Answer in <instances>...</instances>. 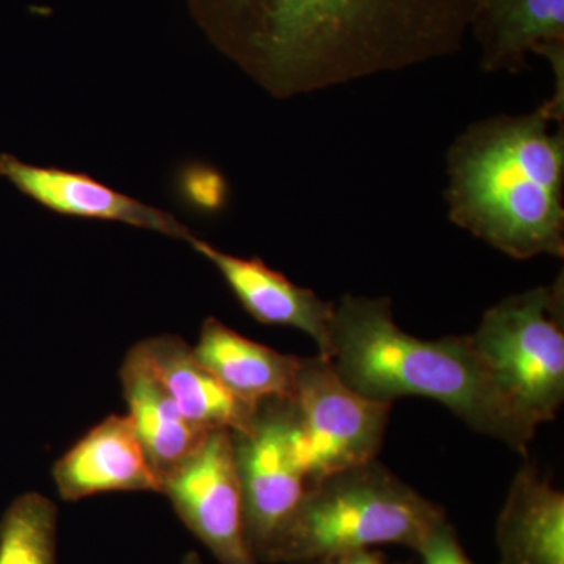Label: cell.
Segmentation results:
<instances>
[{
	"label": "cell",
	"mask_w": 564,
	"mask_h": 564,
	"mask_svg": "<svg viewBox=\"0 0 564 564\" xmlns=\"http://www.w3.org/2000/svg\"><path fill=\"white\" fill-rule=\"evenodd\" d=\"M193 20L278 99L397 73L462 51L470 0H185Z\"/></svg>",
	"instance_id": "1"
},
{
	"label": "cell",
	"mask_w": 564,
	"mask_h": 564,
	"mask_svg": "<svg viewBox=\"0 0 564 564\" xmlns=\"http://www.w3.org/2000/svg\"><path fill=\"white\" fill-rule=\"evenodd\" d=\"M448 218L518 261L564 256V101L475 121L445 155Z\"/></svg>",
	"instance_id": "2"
},
{
	"label": "cell",
	"mask_w": 564,
	"mask_h": 564,
	"mask_svg": "<svg viewBox=\"0 0 564 564\" xmlns=\"http://www.w3.org/2000/svg\"><path fill=\"white\" fill-rule=\"evenodd\" d=\"M329 343L337 373L369 399H432L522 455L536 436L538 426L496 383L470 334L421 339L397 325L391 299L347 293L334 307Z\"/></svg>",
	"instance_id": "3"
},
{
	"label": "cell",
	"mask_w": 564,
	"mask_h": 564,
	"mask_svg": "<svg viewBox=\"0 0 564 564\" xmlns=\"http://www.w3.org/2000/svg\"><path fill=\"white\" fill-rule=\"evenodd\" d=\"M445 518L373 459L311 485L263 563L315 564L386 544L417 551Z\"/></svg>",
	"instance_id": "4"
},
{
	"label": "cell",
	"mask_w": 564,
	"mask_h": 564,
	"mask_svg": "<svg viewBox=\"0 0 564 564\" xmlns=\"http://www.w3.org/2000/svg\"><path fill=\"white\" fill-rule=\"evenodd\" d=\"M514 406L540 429L564 402V278L494 304L470 334Z\"/></svg>",
	"instance_id": "5"
},
{
	"label": "cell",
	"mask_w": 564,
	"mask_h": 564,
	"mask_svg": "<svg viewBox=\"0 0 564 564\" xmlns=\"http://www.w3.org/2000/svg\"><path fill=\"white\" fill-rule=\"evenodd\" d=\"M293 403V448L307 488L328 475L377 459L393 403L356 392L332 359L321 352L302 358Z\"/></svg>",
	"instance_id": "6"
},
{
	"label": "cell",
	"mask_w": 564,
	"mask_h": 564,
	"mask_svg": "<svg viewBox=\"0 0 564 564\" xmlns=\"http://www.w3.org/2000/svg\"><path fill=\"white\" fill-rule=\"evenodd\" d=\"M295 417L293 399H270L258 404L247 430L231 432L248 538L261 563L307 491L293 448Z\"/></svg>",
	"instance_id": "7"
},
{
	"label": "cell",
	"mask_w": 564,
	"mask_h": 564,
	"mask_svg": "<svg viewBox=\"0 0 564 564\" xmlns=\"http://www.w3.org/2000/svg\"><path fill=\"white\" fill-rule=\"evenodd\" d=\"M182 524L218 564H261L252 551L232 433L214 430L202 445L162 480Z\"/></svg>",
	"instance_id": "8"
},
{
	"label": "cell",
	"mask_w": 564,
	"mask_h": 564,
	"mask_svg": "<svg viewBox=\"0 0 564 564\" xmlns=\"http://www.w3.org/2000/svg\"><path fill=\"white\" fill-rule=\"evenodd\" d=\"M0 177L33 203L63 217L122 223L187 243L195 237L169 212L115 191L87 173L32 165L3 152Z\"/></svg>",
	"instance_id": "9"
},
{
	"label": "cell",
	"mask_w": 564,
	"mask_h": 564,
	"mask_svg": "<svg viewBox=\"0 0 564 564\" xmlns=\"http://www.w3.org/2000/svg\"><path fill=\"white\" fill-rule=\"evenodd\" d=\"M188 245L218 270L245 313L262 325L285 326L307 334L317 344L318 352L329 358L336 302H326L311 289L293 284L262 259L229 254L196 236Z\"/></svg>",
	"instance_id": "10"
},
{
	"label": "cell",
	"mask_w": 564,
	"mask_h": 564,
	"mask_svg": "<svg viewBox=\"0 0 564 564\" xmlns=\"http://www.w3.org/2000/svg\"><path fill=\"white\" fill-rule=\"evenodd\" d=\"M52 478L65 502L162 488L128 414L109 415L88 430L55 462Z\"/></svg>",
	"instance_id": "11"
},
{
	"label": "cell",
	"mask_w": 564,
	"mask_h": 564,
	"mask_svg": "<svg viewBox=\"0 0 564 564\" xmlns=\"http://www.w3.org/2000/svg\"><path fill=\"white\" fill-rule=\"evenodd\" d=\"M469 33L481 69L522 73L529 55L564 54V0H470Z\"/></svg>",
	"instance_id": "12"
},
{
	"label": "cell",
	"mask_w": 564,
	"mask_h": 564,
	"mask_svg": "<svg viewBox=\"0 0 564 564\" xmlns=\"http://www.w3.org/2000/svg\"><path fill=\"white\" fill-rule=\"evenodd\" d=\"M152 377L172 397L181 413L206 432L248 429L256 408L232 395L196 359L191 345L180 336L148 337L131 348Z\"/></svg>",
	"instance_id": "13"
},
{
	"label": "cell",
	"mask_w": 564,
	"mask_h": 564,
	"mask_svg": "<svg viewBox=\"0 0 564 564\" xmlns=\"http://www.w3.org/2000/svg\"><path fill=\"white\" fill-rule=\"evenodd\" d=\"M496 541L499 564H564V494L533 463L511 481Z\"/></svg>",
	"instance_id": "14"
},
{
	"label": "cell",
	"mask_w": 564,
	"mask_h": 564,
	"mask_svg": "<svg viewBox=\"0 0 564 564\" xmlns=\"http://www.w3.org/2000/svg\"><path fill=\"white\" fill-rule=\"evenodd\" d=\"M196 359L232 395L258 406L270 399H293L302 358L248 339L215 317L203 322Z\"/></svg>",
	"instance_id": "15"
},
{
	"label": "cell",
	"mask_w": 564,
	"mask_h": 564,
	"mask_svg": "<svg viewBox=\"0 0 564 564\" xmlns=\"http://www.w3.org/2000/svg\"><path fill=\"white\" fill-rule=\"evenodd\" d=\"M120 380L129 419L162 485L163 478L181 466L210 432L193 425L181 413L132 350L122 361Z\"/></svg>",
	"instance_id": "16"
},
{
	"label": "cell",
	"mask_w": 564,
	"mask_h": 564,
	"mask_svg": "<svg viewBox=\"0 0 564 564\" xmlns=\"http://www.w3.org/2000/svg\"><path fill=\"white\" fill-rule=\"evenodd\" d=\"M0 564H58L57 505L33 491L9 505L0 518Z\"/></svg>",
	"instance_id": "17"
},
{
	"label": "cell",
	"mask_w": 564,
	"mask_h": 564,
	"mask_svg": "<svg viewBox=\"0 0 564 564\" xmlns=\"http://www.w3.org/2000/svg\"><path fill=\"white\" fill-rule=\"evenodd\" d=\"M174 188L180 202L202 217H217L231 199V188L225 174L202 161L182 163L174 176Z\"/></svg>",
	"instance_id": "18"
},
{
	"label": "cell",
	"mask_w": 564,
	"mask_h": 564,
	"mask_svg": "<svg viewBox=\"0 0 564 564\" xmlns=\"http://www.w3.org/2000/svg\"><path fill=\"white\" fill-rule=\"evenodd\" d=\"M415 552L421 555L422 564H473L447 518L434 527Z\"/></svg>",
	"instance_id": "19"
},
{
	"label": "cell",
	"mask_w": 564,
	"mask_h": 564,
	"mask_svg": "<svg viewBox=\"0 0 564 564\" xmlns=\"http://www.w3.org/2000/svg\"><path fill=\"white\" fill-rule=\"evenodd\" d=\"M334 564H386L384 556L373 552L372 549L352 552V554L334 560Z\"/></svg>",
	"instance_id": "20"
},
{
	"label": "cell",
	"mask_w": 564,
	"mask_h": 564,
	"mask_svg": "<svg viewBox=\"0 0 564 564\" xmlns=\"http://www.w3.org/2000/svg\"><path fill=\"white\" fill-rule=\"evenodd\" d=\"M177 564H204L202 556L196 554V552H187Z\"/></svg>",
	"instance_id": "21"
},
{
	"label": "cell",
	"mask_w": 564,
	"mask_h": 564,
	"mask_svg": "<svg viewBox=\"0 0 564 564\" xmlns=\"http://www.w3.org/2000/svg\"><path fill=\"white\" fill-rule=\"evenodd\" d=\"M315 564H334V560H329V562H322V563H315Z\"/></svg>",
	"instance_id": "22"
}]
</instances>
